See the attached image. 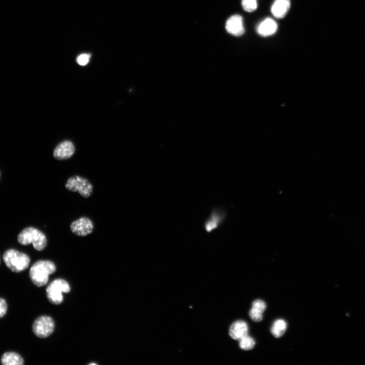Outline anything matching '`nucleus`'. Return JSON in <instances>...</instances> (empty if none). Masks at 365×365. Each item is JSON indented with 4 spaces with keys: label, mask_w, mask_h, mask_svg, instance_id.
I'll return each instance as SVG.
<instances>
[{
    "label": "nucleus",
    "mask_w": 365,
    "mask_h": 365,
    "mask_svg": "<svg viewBox=\"0 0 365 365\" xmlns=\"http://www.w3.org/2000/svg\"><path fill=\"white\" fill-rule=\"evenodd\" d=\"M56 271L54 263L49 260H39L31 267L29 275L32 282L38 287L46 285L49 276Z\"/></svg>",
    "instance_id": "f257e3e1"
},
{
    "label": "nucleus",
    "mask_w": 365,
    "mask_h": 365,
    "mask_svg": "<svg viewBox=\"0 0 365 365\" xmlns=\"http://www.w3.org/2000/svg\"><path fill=\"white\" fill-rule=\"evenodd\" d=\"M21 245L27 246L32 243L36 250L41 251L47 246L46 235L37 229L30 227L24 229L17 238Z\"/></svg>",
    "instance_id": "f03ea898"
},
{
    "label": "nucleus",
    "mask_w": 365,
    "mask_h": 365,
    "mask_svg": "<svg viewBox=\"0 0 365 365\" xmlns=\"http://www.w3.org/2000/svg\"><path fill=\"white\" fill-rule=\"evenodd\" d=\"M3 258L7 267L15 273H20L27 269L31 262L28 255L14 249L7 250Z\"/></svg>",
    "instance_id": "7ed1b4c3"
},
{
    "label": "nucleus",
    "mask_w": 365,
    "mask_h": 365,
    "mask_svg": "<svg viewBox=\"0 0 365 365\" xmlns=\"http://www.w3.org/2000/svg\"><path fill=\"white\" fill-rule=\"evenodd\" d=\"M70 286L65 280L57 279L51 282L46 289L47 298L52 304L58 305L63 301V293L70 291Z\"/></svg>",
    "instance_id": "20e7f679"
},
{
    "label": "nucleus",
    "mask_w": 365,
    "mask_h": 365,
    "mask_svg": "<svg viewBox=\"0 0 365 365\" xmlns=\"http://www.w3.org/2000/svg\"><path fill=\"white\" fill-rule=\"evenodd\" d=\"M65 187L69 191L78 193L84 198H90L93 192V186L91 182L88 179L78 176L69 178Z\"/></svg>",
    "instance_id": "39448f33"
},
{
    "label": "nucleus",
    "mask_w": 365,
    "mask_h": 365,
    "mask_svg": "<svg viewBox=\"0 0 365 365\" xmlns=\"http://www.w3.org/2000/svg\"><path fill=\"white\" fill-rule=\"evenodd\" d=\"M55 327V324L53 319L48 316H43L34 321L32 330L37 337L45 338L53 333Z\"/></svg>",
    "instance_id": "423d86ee"
},
{
    "label": "nucleus",
    "mask_w": 365,
    "mask_h": 365,
    "mask_svg": "<svg viewBox=\"0 0 365 365\" xmlns=\"http://www.w3.org/2000/svg\"><path fill=\"white\" fill-rule=\"evenodd\" d=\"M227 218V212L220 207H215L209 217L204 222L205 232L210 233L218 229Z\"/></svg>",
    "instance_id": "0eeeda50"
},
{
    "label": "nucleus",
    "mask_w": 365,
    "mask_h": 365,
    "mask_svg": "<svg viewBox=\"0 0 365 365\" xmlns=\"http://www.w3.org/2000/svg\"><path fill=\"white\" fill-rule=\"evenodd\" d=\"M94 225L92 221L88 218L81 217L75 221L70 226L72 232L79 236H85L90 234L93 232Z\"/></svg>",
    "instance_id": "6e6552de"
},
{
    "label": "nucleus",
    "mask_w": 365,
    "mask_h": 365,
    "mask_svg": "<svg viewBox=\"0 0 365 365\" xmlns=\"http://www.w3.org/2000/svg\"><path fill=\"white\" fill-rule=\"evenodd\" d=\"M226 29L233 36H241L245 33L242 17L239 15H234L231 17L226 24Z\"/></svg>",
    "instance_id": "1a4fd4ad"
},
{
    "label": "nucleus",
    "mask_w": 365,
    "mask_h": 365,
    "mask_svg": "<svg viewBox=\"0 0 365 365\" xmlns=\"http://www.w3.org/2000/svg\"><path fill=\"white\" fill-rule=\"evenodd\" d=\"M75 150L74 146L72 142L65 141L56 148L54 152V156L58 160H67L72 157L74 154Z\"/></svg>",
    "instance_id": "9d476101"
},
{
    "label": "nucleus",
    "mask_w": 365,
    "mask_h": 365,
    "mask_svg": "<svg viewBox=\"0 0 365 365\" xmlns=\"http://www.w3.org/2000/svg\"><path fill=\"white\" fill-rule=\"evenodd\" d=\"M248 324L243 321H237L233 323L230 329L231 337L236 340H240L248 335Z\"/></svg>",
    "instance_id": "9b49d317"
},
{
    "label": "nucleus",
    "mask_w": 365,
    "mask_h": 365,
    "mask_svg": "<svg viewBox=\"0 0 365 365\" xmlns=\"http://www.w3.org/2000/svg\"><path fill=\"white\" fill-rule=\"evenodd\" d=\"M291 6L290 0H275L271 7V12L277 19L284 18Z\"/></svg>",
    "instance_id": "f8f14e48"
},
{
    "label": "nucleus",
    "mask_w": 365,
    "mask_h": 365,
    "mask_svg": "<svg viewBox=\"0 0 365 365\" xmlns=\"http://www.w3.org/2000/svg\"><path fill=\"white\" fill-rule=\"evenodd\" d=\"M277 30V23L271 18H267L257 27V31L260 36L268 37L272 35Z\"/></svg>",
    "instance_id": "ddd939ff"
},
{
    "label": "nucleus",
    "mask_w": 365,
    "mask_h": 365,
    "mask_svg": "<svg viewBox=\"0 0 365 365\" xmlns=\"http://www.w3.org/2000/svg\"><path fill=\"white\" fill-rule=\"evenodd\" d=\"M266 308V303L262 300H256L252 304L249 312L251 319L255 322H259L263 319L264 312Z\"/></svg>",
    "instance_id": "4468645a"
},
{
    "label": "nucleus",
    "mask_w": 365,
    "mask_h": 365,
    "mask_svg": "<svg viewBox=\"0 0 365 365\" xmlns=\"http://www.w3.org/2000/svg\"><path fill=\"white\" fill-rule=\"evenodd\" d=\"M1 362L3 365H23L25 364L21 356L12 352L4 353L2 356Z\"/></svg>",
    "instance_id": "2eb2a0df"
},
{
    "label": "nucleus",
    "mask_w": 365,
    "mask_h": 365,
    "mask_svg": "<svg viewBox=\"0 0 365 365\" xmlns=\"http://www.w3.org/2000/svg\"><path fill=\"white\" fill-rule=\"evenodd\" d=\"M287 329L286 322L282 319L276 320L271 329V332L275 338H280L285 333Z\"/></svg>",
    "instance_id": "dca6fc26"
},
{
    "label": "nucleus",
    "mask_w": 365,
    "mask_h": 365,
    "mask_svg": "<svg viewBox=\"0 0 365 365\" xmlns=\"http://www.w3.org/2000/svg\"><path fill=\"white\" fill-rule=\"evenodd\" d=\"M255 346L254 339L248 335L239 340L240 349L244 351L252 350Z\"/></svg>",
    "instance_id": "f3484780"
},
{
    "label": "nucleus",
    "mask_w": 365,
    "mask_h": 365,
    "mask_svg": "<svg viewBox=\"0 0 365 365\" xmlns=\"http://www.w3.org/2000/svg\"><path fill=\"white\" fill-rule=\"evenodd\" d=\"M243 9L248 12L254 11L257 8V0H242Z\"/></svg>",
    "instance_id": "a211bd4d"
},
{
    "label": "nucleus",
    "mask_w": 365,
    "mask_h": 365,
    "mask_svg": "<svg viewBox=\"0 0 365 365\" xmlns=\"http://www.w3.org/2000/svg\"><path fill=\"white\" fill-rule=\"evenodd\" d=\"M7 309L8 305L6 301L4 299L0 298V319L4 317L7 311Z\"/></svg>",
    "instance_id": "6ab92c4d"
},
{
    "label": "nucleus",
    "mask_w": 365,
    "mask_h": 365,
    "mask_svg": "<svg viewBox=\"0 0 365 365\" xmlns=\"http://www.w3.org/2000/svg\"><path fill=\"white\" fill-rule=\"evenodd\" d=\"M90 56L87 54H82L77 59V62L81 66H85L89 63Z\"/></svg>",
    "instance_id": "aec40b11"
}]
</instances>
